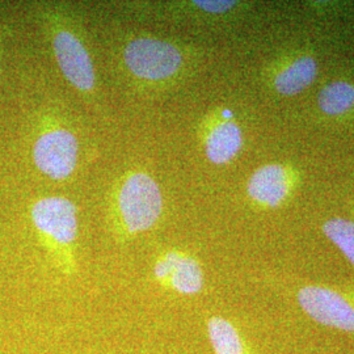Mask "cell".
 Returning a JSON list of instances; mask_svg holds the SVG:
<instances>
[{
  "label": "cell",
  "mask_w": 354,
  "mask_h": 354,
  "mask_svg": "<svg viewBox=\"0 0 354 354\" xmlns=\"http://www.w3.org/2000/svg\"><path fill=\"white\" fill-rule=\"evenodd\" d=\"M134 16L162 21H190L201 24H226L238 20L250 10L245 1L235 0H190L131 3L127 6Z\"/></svg>",
  "instance_id": "5"
},
{
  "label": "cell",
  "mask_w": 354,
  "mask_h": 354,
  "mask_svg": "<svg viewBox=\"0 0 354 354\" xmlns=\"http://www.w3.org/2000/svg\"><path fill=\"white\" fill-rule=\"evenodd\" d=\"M317 61L310 51L292 50L276 58L266 68L268 87L290 97L308 88L317 79Z\"/></svg>",
  "instance_id": "9"
},
{
  "label": "cell",
  "mask_w": 354,
  "mask_h": 354,
  "mask_svg": "<svg viewBox=\"0 0 354 354\" xmlns=\"http://www.w3.org/2000/svg\"><path fill=\"white\" fill-rule=\"evenodd\" d=\"M297 304L304 314L327 328L354 333V290L326 285H304Z\"/></svg>",
  "instance_id": "6"
},
{
  "label": "cell",
  "mask_w": 354,
  "mask_h": 354,
  "mask_svg": "<svg viewBox=\"0 0 354 354\" xmlns=\"http://www.w3.org/2000/svg\"><path fill=\"white\" fill-rule=\"evenodd\" d=\"M163 213V196L153 177L143 171L129 172L114 190L111 212L117 241L125 243L153 227Z\"/></svg>",
  "instance_id": "3"
},
{
  "label": "cell",
  "mask_w": 354,
  "mask_h": 354,
  "mask_svg": "<svg viewBox=\"0 0 354 354\" xmlns=\"http://www.w3.org/2000/svg\"><path fill=\"white\" fill-rule=\"evenodd\" d=\"M320 112L330 118H345L354 114V84L339 79L326 84L317 95Z\"/></svg>",
  "instance_id": "13"
},
{
  "label": "cell",
  "mask_w": 354,
  "mask_h": 354,
  "mask_svg": "<svg viewBox=\"0 0 354 354\" xmlns=\"http://www.w3.org/2000/svg\"><path fill=\"white\" fill-rule=\"evenodd\" d=\"M121 64L127 75L142 86L165 87L185 76L193 58L184 45L172 39L140 35L124 42Z\"/></svg>",
  "instance_id": "2"
},
{
  "label": "cell",
  "mask_w": 354,
  "mask_h": 354,
  "mask_svg": "<svg viewBox=\"0 0 354 354\" xmlns=\"http://www.w3.org/2000/svg\"><path fill=\"white\" fill-rule=\"evenodd\" d=\"M322 230L326 238L354 266V221L333 216L323 223Z\"/></svg>",
  "instance_id": "14"
},
{
  "label": "cell",
  "mask_w": 354,
  "mask_h": 354,
  "mask_svg": "<svg viewBox=\"0 0 354 354\" xmlns=\"http://www.w3.org/2000/svg\"><path fill=\"white\" fill-rule=\"evenodd\" d=\"M200 137L205 155L213 165L232 162L243 147L241 125L228 109H215L207 114L200 127Z\"/></svg>",
  "instance_id": "10"
},
{
  "label": "cell",
  "mask_w": 354,
  "mask_h": 354,
  "mask_svg": "<svg viewBox=\"0 0 354 354\" xmlns=\"http://www.w3.org/2000/svg\"><path fill=\"white\" fill-rule=\"evenodd\" d=\"M30 219L38 241L49 254L53 264L64 276L76 273V207L64 197H45L33 203Z\"/></svg>",
  "instance_id": "4"
},
{
  "label": "cell",
  "mask_w": 354,
  "mask_h": 354,
  "mask_svg": "<svg viewBox=\"0 0 354 354\" xmlns=\"http://www.w3.org/2000/svg\"><path fill=\"white\" fill-rule=\"evenodd\" d=\"M153 279L165 289L180 295H197L205 285L203 266L189 252L169 250L162 253L153 264Z\"/></svg>",
  "instance_id": "11"
},
{
  "label": "cell",
  "mask_w": 354,
  "mask_h": 354,
  "mask_svg": "<svg viewBox=\"0 0 354 354\" xmlns=\"http://www.w3.org/2000/svg\"><path fill=\"white\" fill-rule=\"evenodd\" d=\"M37 16L64 77L82 93H93L95 67L75 15L68 11V7L45 4L38 6Z\"/></svg>",
  "instance_id": "1"
},
{
  "label": "cell",
  "mask_w": 354,
  "mask_h": 354,
  "mask_svg": "<svg viewBox=\"0 0 354 354\" xmlns=\"http://www.w3.org/2000/svg\"><path fill=\"white\" fill-rule=\"evenodd\" d=\"M206 329L214 354H256L241 329L226 317H209Z\"/></svg>",
  "instance_id": "12"
},
{
  "label": "cell",
  "mask_w": 354,
  "mask_h": 354,
  "mask_svg": "<svg viewBox=\"0 0 354 354\" xmlns=\"http://www.w3.org/2000/svg\"><path fill=\"white\" fill-rule=\"evenodd\" d=\"M32 155L39 172L53 180H64L75 169L79 143L73 131L49 127L35 140Z\"/></svg>",
  "instance_id": "7"
},
{
  "label": "cell",
  "mask_w": 354,
  "mask_h": 354,
  "mask_svg": "<svg viewBox=\"0 0 354 354\" xmlns=\"http://www.w3.org/2000/svg\"><path fill=\"white\" fill-rule=\"evenodd\" d=\"M301 183V172L286 163H268L253 171L247 194L257 207L273 210L290 200Z\"/></svg>",
  "instance_id": "8"
}]
</instances>
